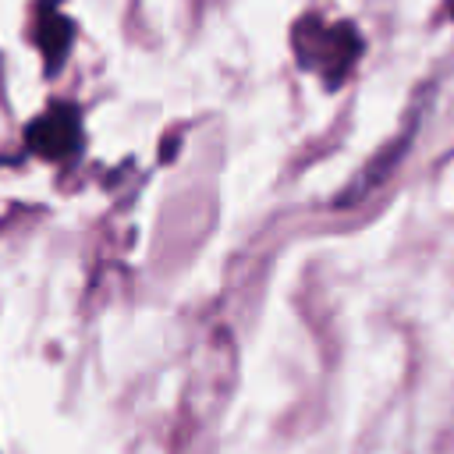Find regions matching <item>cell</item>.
Listing matches in <instances>:
<instances>
[{"mask_svg": "<svg viewBox=\"0 0 454 454\" xmlns=\"http://www.w3.org/2000/svg\"><path fill=\"white\" fill-rule=\"evenodd\" d=\"M291 50H294L301 71L316 74L326 89H337L340 82H348V74L362 60L365 39L351 21L301 14L291 25Z\"/></svg>", "mask_w": 454, "mask_h": 454, "instance_id": "obj_1", "label": "cell"}, {"mask_svg": "<svg viewBox=\"0 0 454 454\" xmlns=\"http://www.w3.org/2000/svg\"><path fill=\"white\" fill-rule=\"evenodd\" d=\"M25 145L50 163L74 160L82 149V114L71 103H53L25 128Z\"/></svg>", "mask_w": 454, "mask_h": 454, "instance_id": "obj_2", "label": "cell"}, {"mask_svg": "<svg viewBox=\"0 0 454 454\" xmlns=\"http://www.w3.org/2000/svg\"><path fill=\"white\" fill-rule=\"evenodd\" d=\"M32 35H35V46L46 60V71L57 74L67 50H71V39H74V25L64 11H57V0H39L35 4V25H32Z\"/></svg>", "mask_w": 454, "mask_h": 454, "instance_id": "obj_3", "label": "cell"}, {"mask_svg": "<svg viewBox=\"0 0 454 454\" xmlns=\"http://www.w3.org/2000/svg\"><path fill=\"white\" fill-rule=\"evenodd\" d=\"M443 14H447V18H454V0H447V7H443Z\"/></svg>", "mask_w": 454, "mask_h": 454, "instance_id": "obj_4", "label": "cell"}]
</instances>
